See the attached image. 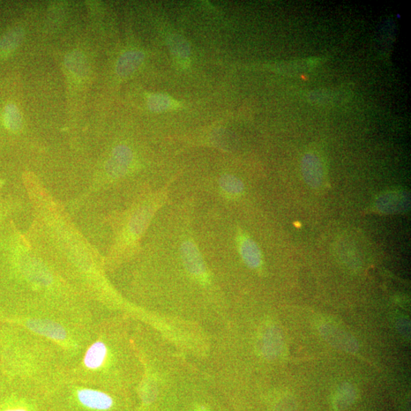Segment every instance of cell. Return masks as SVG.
Returning a JSON list of instances; mask_svg holds the SVG:
<instances>
[{"instance_id": "cell-18", "label": "cell", "mask_w": 411, "mask_h": 411, "mask_svg": "<svg viewBox=\"0 0 411 411\" xmlns=\"http://www.w3.org/2000/svg\"><path fill=\"white\" fill-rule=\"evenodd\" d=\"M23 32L22 30L13 32L11 35L7 36L2 44L3 50H10L16 48L19 46L22 37H23Z\"/></svg>"}, {"instance_id": "cell-19", "label": "cell", "mask_w": 411, "mask_h": 411, "mask_svg": "<svg viewBox=\"0 0 411 411\" xmlns=\"http://www.w3.org/2000/svg\"><path fill=\"white\" fill-rule=\"evenodd\" d=\"M278 411H296L295 401L291 396L283 398L278 405Z\"/></svg>"}, {"instance_id": "cell-13", "label": "cell", "mask_w": 411, "mask_h": 411, "mask_svg": "<svg viewBox=\"0 0 411 411\" xmlns=\"http://www.w3.org/2000/svg\"><path fill=\"white\" fill-rule=\"evenodd\" d=\"M106 346L102 342H96L87 350L84 363L88 369H98L106 361Z\"/></svg>"}, {"instance_id": "cell-10", "label": "cell", "mask_w": 411, "mask_h": 411, "mask_svg": "<svg viewBox=\"0 0 411 411\" xmlns=\"http://www.w3.org/2000/svg\"><path fill=\"white\" fill-rule=\"evenodd\" d=\"M144 54L140 50L126 52L119 58L116 66L118 76L126 77L135 73L144 61Z\"/></svg>"}, {"instance_id": "cell-9", "label": "cell", "mask_w": 411, "mask_h": 411, "mask_svg": "<svg viewBox=\"0 0 411 411\" xmlns=\"http://www.w3.org/2000/svg\"><path fill=\"white\" fill-rule=\"evenodd\" d=\"M27 326L30 330L52 339L63 341L66 338L65 329L55 321L41 319L30 320L27 323Z\"/></svg>"}, {"instance_id": "cell-4", "label": "cell", "mask_w": 411, "mask_h": 411, "mask_svg": "<svg viewBox=\"0 0 411 411\" xmlns=\"http://www.w3.org/2000/svg\"><path fill=\"white\" fill-rule=\"evenodd\" d=\"M133 153L126 146H117L108 161L106 170L110 176L119 178L126 173L131 166Z\"/></svg>"}, {"instance_id": "cell-3", "label": "cell", "mask_w": 411, "mask_h": 411, "mask_svg": "<svg viewBox=\"0 0 411 411\" xmlns=\"http://www.w3.org/2000/svg\"><path fill=\"white\" fill-rule=\"evenodd\" d=\"M319 329L325 339L334 347L349 352H354L357 350V343L352 336L333 321H323Z\"/></svg>"}, {"instance_id": "cell-14", "label": "cell", "mask_w": 411, "mask_h": 411, "mask_svg": "<svg viewBox=\"0 0 411 411\" xmlns=\"http://www.w3.org/2000/svg\"><path fill=\"white\" fill-rule=\"evenodd\" d=\"M66 66L72 73L78 77L84 76L88 70L86 59L79 51H73L67 55Z\"/></svg>"}, {"instance_id": "cell-8", "label": "cell", "mask_w": 411, "mask_h": 411, "mask_svg": "<svg viewBox=\"0 0 411 411\" xmlns=\"http://www.w3.org/2000/svg\"><path fill=\"white\" fill-rule=\"evenodd\" d=\"M283 347V338L278 327L271 326L266 329L260 341L261 351L265 357H278Z\"/></svg>"}, {"instance_id": "cell-2", "label": "cell", "mask_w": 411, "mask_h": 411, "mask_svg": "<svg viewBox=\"0 0 411 411\" xmlns=\"http://www.w3.org/2000/svg\"><path fill=\"white\" fill-rule=\"evenodd\" d=\"M182 258L187 270L196 279L206 282L208 273L203 257L195 242L188 239L182 245Z\"/></svg>"}, {"instance_id": "cell-5", "label": "cell", "mask_w": 411, "mask_h": 411, "mask_svg": "<svg viewBox=\"0 0 411 411\" xmlns=\"http://www.w3.org/2000/svg\"><path fill=\"white\" fill-rule=\"evenodd\" d=\"M237 243L239 253L247 266L251 269H258L262 265V255L255 241L244 233H239Z\"/></svg>"}, {"instance_id": "cell-6", "label": "cell", "mask_w": 411, "mask_h": 411, "mask_svg": "<svg viewBox=\"0 0 411 411\" xmlns=\"http://www.w3.org/2000/svg\"><path fill=\"white\" fill-rule=\"evenodd\" d=\"M304 178L312 188L317 189L323 184V166L318 157L313 154L304 156L302 163Z\"/></svg>"}, {"instance_id": "cell-20", "label": "cell", "mask_w": 411, "mask_h": 411, "mask_svg": "<svg viewBox=\"0 0 411 411\" xmlns=\"http://www.w3.org/2000/svg\"><path fill=\"white\" fill-rule=\"evenodd\" d=\"M3 411H27V410L24 408H10L4 410Z\"/></svg>"}, {"instance_id": "cell-15", "label": "cell", "mask_w": 411, "mask_h": 411, "mask_svg": "<svg viewBox=\"0 0 411 411\" xmlns=\"http://www.w3.org/2000/svg\"><path fill=\"white\" fill-rule=\"evenodd\" d=\"M149 108L154 112H162L174 106V102L169 96L162 94H155L148 99Z\"/></svg>"}, {"instance_id": "cell-7", "label": "cell", "mask_w": 411, "mask_h": 411, "mask_svg": "<svg viewBox=\"0 0 411 411\" xmlns=\"http://www.w3.org/2000/svg\"><path fill=\"white\" fill-rule=\"evenodd\" d=\"M77 397L82 405L97 410H109L114 403L108 394L92 390H79Z\"/></svg>"}, {"instance_id": "cell-11", "label": "cell", "mask_w": 411, "mask_h": 411, "mask_svg": "<svg viewBox=\"0 0 411 411\" xmlns=\"http://www.w3.org/2000/svg\"><path fill=\"white\" fill-rule=\"evenodd\" d=\"M356 391L352 385H342L336 391L333 399L335 411H345L353 405L356 399Z\"/></svg>"}, {"instance_id": "cell-1", "label": "cell", "mask_w": 411, "mask_h": 411, "mask_svg": "<svg viewBox=\"0 0 411 411\" xmlns=\"http://www.w3.org/2000/svg\"><path fill=\"white\" fill-rule=\"evenodd\" d=\"M156 207L155 202L148 201L134 209L126 219L122 228L119 230L117 241L112 249L122 251L135 249L151 222Z\"/></svg>"}, {"instance_id": "cell-16", "label": "cell", "mask_w": 411, "mask_h": 411, "mask_svg": "<svg viewBox=\"0 0 411 411\" xmlns=\"http://www.w3.org/2000/svg\"><path fill=\"white\" fill-rule=\"evenodd\" d=\"M5 121L7 128L13 131H18L21 128V117L18 109L10 106L6 108Z\"/></svg>"}, {"instance_id": "cell-12", "label": "cell", "mask_w": 411, "mask_h": 411, "mask_svg": "<svg viewBox=\"0 0 411 411\" xmlns=\"http://www.w3.org/2000/svg\"><path fill=\"white\" fill-rule=\"evenodd\" d=\"M220 188L224 195L235 199L242 196L245 186L240 179L233 175H224L220 178Z\"/></svg>"}, {"instance_id": "cell-17", "label": "cell", "mask_w": 411, "mask_h": 411, "mask_svg": "<svg viewBox=\"0 0 411 411\" xmlns=\"http://www.w3.org/2000/svg\"><path fill=\"white\" fill-rule=\"evenodd\" d=\"M170 46L171 51H173L175 57L180 59L189 57L190 49L188 43L181 39V37L175 36L173 39H171Z\"/></svg>"}]
</instances>
